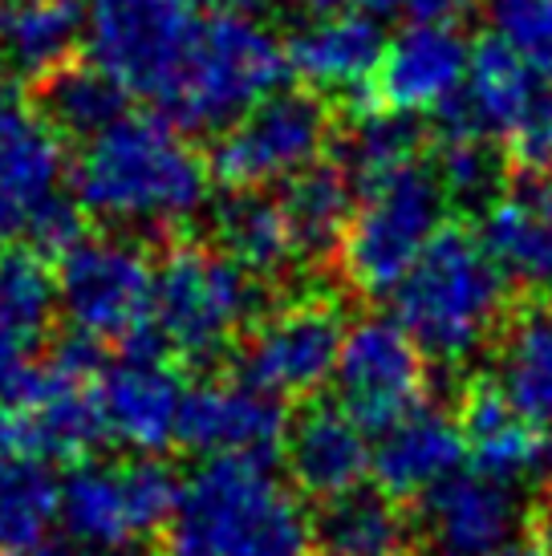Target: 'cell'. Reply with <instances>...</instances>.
Instances as JSON below:
<instances>
[{"mask_svg": "<svg viewBox=\"0 0 552 556\" xmlns=\"http://www.w3.org/2000/svg\"><path fill=\"white\" fill-rule=\"evenodd\" d=\"M212 170L163 114H123L81 142L74 200L106 224L175 228L208 203Z\"/></svg>", "mask_w": 552, "mask_h": 556, "instance_id": "cell-1", "label": "cell"}, {"mask_svg": "<svg viewBox=\"0 0 552 556\" xmlns=\"http://www.w3.org/2000/svg\"><path fill=\"white\" fill-rule=\"evenodd\" d=\"M163 556H313V520L273 464L212 455L179 492Z\"/></svg>", "mask_w": 552, "mask_h": 556, "instance_id": "cell-2", "label": "cell"}, {"mask_svg": "<svg viewBox=\"0 0 552 556\" xmlns=\"http://www.w3.org/2000/svg\"><path fill=\"white\" fill-rule=\"evenodd\" d=\"M394 321L427 357L455 366L507 317V277L479 236L443 224L394 289Z\"/></svg>", "mask_w": 552, "mask_h": 556, "instance_id": "cell-3", "label": "cell"}, {"mask_svg": "<svg viewBox=\"0 0 552 556\" xmlns=\"http://www.w3.org/2000/svg\"><path fill=\"white\" fill-rule=\"evenodd\" d=\"M256 317L261 285L224 248L175 240L154 264V329L179 366H215Z\"/></svg>", "mask_w": 552, "mask_h": 556, "instance_id": "cell-4", "label": "cell"}, {"mask_svg": "<svg viewBox=\"0 0 552 556\" xmlns=\"http://www.w3.org/2000/svg\"><path fill=\"white\" fill-rule=\"evenodd\" d=\"M289 46L244 13H208L179 90L159 114L184 135L224 130L289 81Z\"/></svg>", "mask_w": 552, "mask_h": 556, "instance_id": "cell-5", "label": "cell"}, {"mask_svg": "<svg viewBox=\"0 0 552 556\" xmlns=\"http://www.w3.org/2000/svg\"><path fill=\"white\" fill-rule=\"evenodd\" d=\"M208 9L203 0H90L86 37L93 65L106 70L126 93L154 110L171 102L200 46Z\"/></svg>", "mask_w": 552, "mask_h": 556, "instance_id": "cell-6", "label": "cell"}, {"mask_svg": "<svg viewBox=\"0 0 552 556\" xmlns=\"http://www.w3.org/2000/svg\"><path fill=\"white\" fill-rule=\"evenodd\" d=\"M58 305L77 333L123 345L130 362H167L154 329V264L126 240H81L62 256Z\"/></svg>", "mask_w": 552, "mask_h": 556, "instance_id": "cell-7", "label": "cell"}, {"mask_svg": "<svg viewBox=\"0 0 552 556\" xmlns=\"http://www.w3.org/2000/svg\"><path fill=\"white\" fill-rule=\"evenodd\" d=\"M443 207L447 195L430 163H414L394 179L362 191L338 248L346 280L366 296L394 293L430 236L443 228Z\"/></svg>", "mask_w": 552, "mask_h": 556, "instance_id": "cell-8", "label": "cell"}, {"mask_svg": "<svg viewBox=\"0 0 552 556\" xmlns=\"http://www.w3.org/2000/svg\"><path fill=\"white\" fill-rule=\"evenodd\" d=\"M329 147V110L313 93H273L240 114L208 151V170L228 191H261L313 167Z\"/></svg>", "mask_w": 552, "mask_h": 556, "instance_id": "cell-9", "label": "cell"}, {"mask_svg": "<svg viewBox=\"0 0 552 556\" xmlns=\"http://www.w3.org/2000/svg\"><path fill=\"white\" fill-rule=\"evenodd\" d=\"M341 338V309L329 296L309 293L276 305L248 325L236 350V382L273 399H305L334 378Z\"/></svg>", "mask_w": 552, "mask_h": 556, "instance_id": "cell-10", "label": "cell"}, {"mask_svg": "<svg viewBox=\"0 0 552 556\" xmlns=\"http://www.w3.org/2000/svg\"><path fill=\"white\" fill-rule=\"evenodd\" d=\"M414 338L390 317H366L341 338L338 402L362 431L382 434L423 406L427 366Z\"/></svg>", "mask_w": 552, "mask_h": 556, "instance_id": "cell-11", "label": "cell"}, {"mask_svg": "<svg viewBox=\"0 0 552 556\" xmlns=\"http://www.w3.org/2000/svg\"><path fill=\"white\" fill-rule=\"evenodd\" d=\"M537 70L507 46L500 33H488L472 46L467 78L443 106L435 110L439 139H512L540 102Z\"/></svg>", "mask_w": 552, "mask_h": 556, "instance_id": "cell-12", "label": "cell"}, {"mask_svg": "<svg viewBox=\"0 0 552 556\" xmlns=\"http://www.w3.org/2000/svg\"><path fill=\"white\" fill-rule=\"evenodd\" d=\"M289 439V415L280 399L261 394L244 382H203L191 387L179 402L175 418V443L196 451L203 459L212 455H244L276 464Z\"/></svg>", "mask_w": 552, "mask_h": 556, "instance_id": "cell-13", "label": "cell"}, {"mask_svg": "<svg viewBox=\"0 0 552 556\" xmlns=\"http://www.w3.org/2000/svg\"><path fill=\"white\" fill-rule=\"evenodd\" d=\"M58 309V280L37 248H0V406H29L41 390L33 362Z\"/></svg>", "mask_w": 552, "mask_h": 556, "instance_id": "cell-14", "label": "cell"}, {"mask_svg": "<svg viewBox=\"0 0 552 556\" xmlns=\"http://www.w3.org/2000/svg\"><path fill=\"white\" fill-rule=\"evenodd\" d=\"M382 29L369 13H338L309 21L289 41V65L297 78L338 102L341 118L378 114L374 102V70L382 62Z\"/></svg>", "mask_w": 552, "mask_h": 556, "instance_id": "cell-15", "label": "cell"}, {"mask_svg": "<svg viewBox=\"0 0 552 556\" xmlns=\"http://www.w3.org/2000/svg\"><path fill=\"white\" fill-rule=\"evenodd\" d=\"M520 508L512 483L484 471H455L418 500V532L430 556H488L512 544Z\"/></svg>", "mask_w": 552, "mask_h": 556, "instance_id": "cell-16", "label": "cell"}, {"mask_svg": "<svg viewBox=\"0 0 552 556\" xmlns=\"http://www.w3.org/2000/svg\"><path fill=\"white\" fill-rule=\"evenodd\" d=\"M467 58H472V46L455 29L406 25L382 49V62L369 81L374 102L390 114H418V110L435 114L463 86Z\"/></svg>", "mask_w": 552, "mask_h": 556, "instance_id": "cell-17", "label": "cell"}, {"mask_svg": "<svg viewBox=\"0 0 552 556\" xmlns=\"http://www.w3.org/2000/svg\"><path fill=\"white\" fill-rule=\"evenodd\" d=\"M62 135L29 106L0 98V240L25 232L62 179Z\"/></svg>", "mask_w": 552, "mask_h": 556, "instance_id": "cell-18", "label": "cell"}, {"mask_svg": "<svg viewBox=\"0 0 552 556\" xmlns=\"http://www.w3.org/2000/svg\"><path fill=\"white\" fill-rule=\"evenodd\" d=\"M369 451L366 431L346 415L341 402H309L297 422H289L285 464L292 483L325 504L362 488L369 476Z\"/></svg>", "mask_w": 552, "mask_h": 556, "instance_id": "cell-19", "label": "cell"}, {"mask_svg": "<svg viewBox=\"0 0 552 556\" xmlns=\"http://www.w3.org/2000/svg\"><path fill=\"white\" fill-rule=\"evenodd\" d=\"M479 240L507 280L540 285L552 268V175L516 167L479 216Z\"/></svg>", "mask_w": 552, "mask_h": 556, "instance_id": "cell-20", "label": "cell"}, {"mask_svg": "<svg viewBox=\"0 0 552 556\" xmlns=\"http://www.w3.org/2000/svg\"><path fill=\"white\" fill-rule=\"evenodd\" d=\"M467 455L460 422L443 410L418 406L378 434V447L369 451V476L394 504L423 500L439 479L455 476Z\"/></svg>", "mask_w": 552, "mask_h": 556, "instance_id": "cell-21", "label": "cell"}, {"mask_svg": "<svg viewBox=\"0 0 552 556\" xmlns=\"http://www.w3.org/2000/svg\"><path fill=\"white\" fill-rule=\"evenodd\" d=\"M184 382L167 362H130L98 374V406L110 439L142 455H159L175 443V418L184 402Z\"/></svg>", "mask_w": 552, "mask_h": 556, "instance_id": "cell-22", "label": "cell"}, {"mask_svg": "<svg viewBox=\"0 0 552 556\" xmlns=\"http://www.w3.org/2000/svg\"><path fill=\"white\" fill-rule=\"evenodd\" d=\"M62 525L77 548L98 556H123L151 536L138 520L126 467L93 459L74 464L62 479Z\"/></svg>", "mask_w": 552, "mask_h": 556, "instance_id": "cell-23", "label": "cell"}, {"mask_svg": "<svg viewBox=\"0 0 552 556\" xmlns=\"http://www.w3.org/2000/svg\"><path fill=\"white\" fill-rule=\"evenodd\" d=\"M460 431L472 467L500 483L532 476L544 464V443L537 427L516 410L495 378H472L460 394Z\"/></svg>", "mask_w": 552, "mask_h": 556, "instance_id": "cell-24", "label": "cell"}, {"mask_svg": "<svg viewBox=\"0 0 552 556\" xmlns=\"http://www.w3.org/2000/svg\"><path fill=\"white\" fill-rule=\"evenodd\" d=\"M86 33L77 0H0V53L21 81H41L74 62Z\"/></svg>", "mask_w": 552, "mask_h": 556, "instance_id": "cell-25", "label": "cell"}, {"mask_svg": "<svg viewBox=\"0 0 552 556\" xmlns=\"http://www.w3.org/2000/svg\"><path fill=\"white\" fill-rule=\"evenodd\" d=\"M276 203L289 219L297 252L305 261H329L353 219V184L338 163H313L280 184Z\"/></svg>", "mask_w": 552, "mask_h": 556, "instance_id": "cell-26", "label": "cell"}, {"mask_svg": "<svg viewBox=\"0 0 552 556\" xmlns=\"http://www.w3.org/2000/svg\"><path fill=\"white\" fill-rule=\"evenodd\" d=\"M126 98H130V93L110 78L106 70L70 62V65H62V70H53L49 78L33 81L29 106L37 110L62 139L90 142L93 135H102L110 123L123 118Z\"/></svg>", "mask_w": 552, "mask_h": 556, "instance_id": "cell-27", "label": "cell"}, {"mask_svg": "<svg viewBox=\"0 0 552 556\" xmlns=\"http://www.w3.org/2000/svg\"><path fill=\"white\" fill-rule=\"evenodd\" d=\"M62 516V479L41 455H0V556H33Z\"/></svg>", "mask_w": 552, "mask_h": 556, "instance_id": "cell-28", "label": "cell"}, {"mask_svg": "<svg viewBox=\"0 0 552 556\" xmlns=\"http://www.w3.org/2000/svg\"><path fill=\"white\" fill-rule=\"evenodd\" d=\"M215 236L231 261L252 277H280L301 252L289 232L280 203L261 191H231L215 207Z\"/></svg>", "mask_w": 552, "mask_h": 556, "instance_id": "cell-29", "label": "cell"}, {"mask_svg": "<svg viewBox=\"0 0 552 556\" xmlns=\"http://www.w3.org/2000/svg\"><path fill=\"white\" fill-rule=\"evenodd\" d=\"M334 155H338V167L346 170L353 191L362 195L369 187L402 175L414 163H423L418 159L423 155V126H414L411 114H390V110L341 118Z\"/></svg>", "mask_w": 552, "mask_h": 556, "instance_id": "cell-30", "label": "cell"}, {"mask_svg": "<svg viewBox=\"0 0 552 556\" xmlns=\"http://www.w3.org/2000/svg\"><path fill=\"white\" fill-rule=\"evenodd\" d=\"M402 525L394 500L378 488H353L325 500L313 520V548L322 556H386L402 548Z\"/></svg>", "mask_w": 552, "mask_h": 556, "instance_id": "cell-31", "label": "cell"}, {"mask_svg": "<svg viewBox=\"0 0 552 556\" xmlns=\"http://www.w3.org/2000/svg\"><path fill=\"white\" fill-rule=\"evenodd\" d=\"M500 387L537 427L544 455H552V313H528L507 329Z\"/></svg>", "mask_w": 552, "mask_h": 556, "instance_id": "cell-32", "label": "cell"}, {"mask_svg": "<svg viewBox=\"0 0 552 556\" xmlns=\"http://www.w3.org/2000/svg\"><path fill=\"white\" fill-rule=\"evenodd\" d=\"M430 167L447 203H460L463 212H476V216H484L500 200L507 184V167L491 151V139H439Z\"/></svg>", "mask_w": 552, "mask_h": 556, "instance_id": "cell-33", "label": "cell"}, {"mask_svg": "<svg viewBox=\"0 0 552 556\" xmlns=\"http://www.w3.org/2000/svg\"><path fill=\"white\" fill-rule=\"evenodd\" d=\"M495 33L537 70L540 81H552V0H484Z\"/></svg>", "mask_w": 552, "mask_h": 556, "instance_id": "cell-34", "label": "cell"}, {"mask_svg": "<svg viewBox=\"0 0 552 556\" xmlns=\"http://www.w3.org/2000/svg\"><path fill=\"white\" fill-rule=\"evenodd\" d=\"M25 232H29L33 248L41 252V256H58L62 261L70 248H77L86 240V219H81V207L77 200H62V195H53L46 200L37 212L29 216L25 224Z\"/></svg>", "mask_w": 552, "mask_h": 556, "instance_id": "cell-35", "label": "cell"}, {"mask_svg": "<svg viewBox=\"0 0 552 556\" xmlns=\"http://www.w3.org/2000/svg\"><path fill=\"white\" fill-rule=\"evenodd\" d=\"M507 155H512V167L552 170V90L540 93V102L532 106V114H528L520 130L507 139Z\"/></svg>", "mask_w": 552, "mask_h": 556, "instance_id": "cell-36", "label": "cell"}, {"mask_svg": "<svg viewBox=\"0 0 552 556\" xmlns=\"http://www.w3.org/2000/svg\"><path fill=\"white\" fill-rule=\"evenodd\" d=\"M374 21H406V25H451L476 0H357Z\"/></svg>", "mask_w": 552, "mask_h": 556, "instance_id": "cell-37", "label": "cell"}, {"mask_svg": "<svg viewBox=\"0 0 552 556\" xmlns=\"http://www.w3.org/2000/svg\"><path fill=\"white\" fill-rule=\"evenodd\" d=\"M268 4H276L280 13L289 16H301V21H325V16L346 13L350 0H268Z\"/></svg>", "mask_w": 552, "mask_h": 556, "instance_id": "cell-38", "label": "cell"}, {"mask_svg": "<svg viewBox=\"0 0 552 556\" xmlns=\"http://www.w3.org/2000/svg\"><path fill=\"white\" fill-rule=\"evenodd\" d=\"M532 525H537V548L544 556H552V492L540 500L537 516H532Z\"/></svg>", "mask_w": 552, "mask_h": 556, "instance_id": "cell-39", "label": "cell"}, {"mask_svg": "<svg viewBox=\"0 0 552 556\" xmlns=\"http://www.w3.org/2000/svg\"><path fill=\"white\" fill-rule=\"evenodd\" d=\"M203 4H212V13H244V16H252L256 9H264L268 0H203Z\"/></svg>", "mask_w": 552, "mask_h": 556, "instance_id": "cell-40", "label": "cell"}, {"mask_svg": "<svg viewBox=\"0 0 552 556\" xmlns=\"http://www.w3.org/2000/svg\"><path fill=\"white\" fill-rule=\"evenodd\" d=\"M488 556H544V553H540L537 544H504V548H495Z\"/></svg>", "mask_w": 552, "mask_h": 556, "instance_id": "cell-41", "label": "cell"}, {"mask_svg": "<svg viewBox=\"0 0 552 556\" xmlns=\"http://www.w3.org/2000/svg\"><path fill=\"white\" fill-rule=\"evenodd\" d=\"M33 556H86V553H77V544H62V541H49L41 553H33Z\"/></svg>", "mask_w": 552, "mask_h": 556, "instance_id": "cell-42", "label": "cell"}, {"mask_svg": "<svg viewBox=\"0 0 552 556\" xmlns=\"http://www.w3.org/2000/svg\"><path fill=\"white\" fill-rule=\"evenodd\" d=\"M386 556H430V553H418V548H394V553H386Z\"/></svg>", "mask_w": 552, "mask_h": 556, "instance_id": "cell-43", "label": "cell"}, {"mask_svg": "<svg viewBox=\"0 0 552 556\" xmlns=\"http://www.w3.org/2000/svg\"><path fill=\"white\" fill-rule=\"evenodd\" d=\"M540 285H544V296H549V309H552V268H549V277L540 280Z\"/></svg>", "mask_w": 552, "mask_h": 556, "instance_id": "cell-44", "label": "cell"}, {"mask_svg": "<svg viewBox=\"0 0 552 556\" xmlns=\"http://www.w3.org/2000/svg\"><path fill=\"white\" fill-rule=\"evenodd\" d=\"M0 65H4V53H0Z\"/></svg>", "mask_w": 552, "mask_h": 556, "instance_id": "cell-45", "label": "cell"}]
</instances>
